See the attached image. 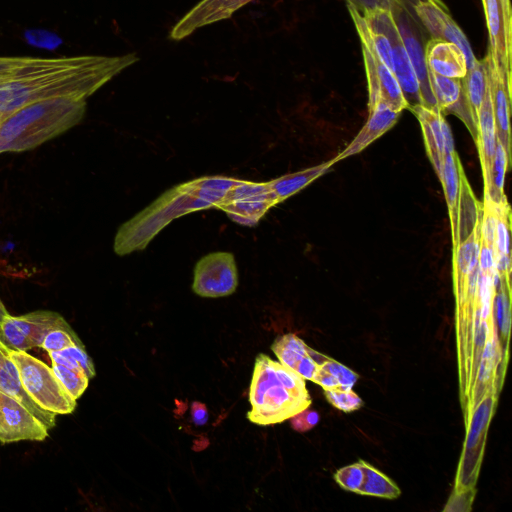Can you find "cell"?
Segmentation results:
<instances>
[{
	"label": "cell",
	"instance_id": "obj_38",
	"mask_svg": "<svg viewBox=\"0 0 512 512\" xmlns=\"http://www.w3.org/2000/svg\"><path fill=\"white\" fill-rule=\"evenodd\" d=\"M0 121H1V118H0Z\"/></svg>",
	"mask_w": 512,
	"mask_h": 512
},
{
	"label": "cell",
	"instance_id": "obj_26",
	"mask_svg": "<svg viewBox=\"0 0 512 512\" xmlns=\"http://www.w3.org/2000/svg\"><path fill=\"white\" fill-rule=\"evenodd\" d=\"M52 369L61 385L72 398L77 400L82 396L89 384V378L85 373L53 362Z\"/></svg>",
	"mask_w": 512,
	"mask_h": 512
},
{
	"label": "cell",
	"instance_id": "obj_18",
	"mask_svg": "<svg viewBox=\"0 0 512 512\" xmlns=\"http://www.w3.org/2000/svg\"><path fill=\"white\" fill-rule=\"evenodd\" d=\"M410 110L420 122L427 154L439 177L446 156L444 139L446 120L439 110L423 105H417Z\"/></svg>",
	"mask_w": 512,
	"mask_h": 512
},
{
	"label": "cell",
	"instance_id": "obj_24",
	"mask_svg": "<svg viewBox=\"0 0 512 512\" xmlns=\"http://www.w3.org/2000/svg\"><path fill=\"white\" fill-rule=\"evenodd\" d=\"M374 59L381 100L385 101L389 106L399 112L408 108L407 102L394 73L375 56Z\"/></svg>",
	"mask_w": 512,
	"mask_h": 512
},
{
	"label": "cell",
	"instance_id": "obj_34",
	"mask_svg": "<svg viewBox=\"0 0 512 512\" xmlns=\"http://www.w3.org/2000/svg\"><path fill=\"white\" fill-rule=\"evenodd\" d=\"M347 3L354 5L360 12L374 7L389 8V0H347Z\"/></svg>",
	"mask_w": 512,
	"mask_h": 512
},
{
	"label": "cell",
	"instance_id": "obj_15",
	"mask_svg": "<svg viewBox=\"0 0 512 512\" xmlns=\"http://www.w3.org/2000/svg\"><path fill=\"white\" fill-rule=\"evenodd\" d=\"M400 113L385 101L377 102L369 109L368 119L356 137L342 152L333 158L334 163L363 151L395 125Z\"/></svg>",
	"mask_w": 512,
	"mask_h": 512
},
{
	"label": "cell",
	"instance_id": "obj_19",
	"mask_svg": "<svg viewBox=\"0 0 512 512\" xmlns=\"http://www.w3.org/2000/svg\"><path fill=\"white\" fill-rule=\"evenodd\" d=\"M0 391L19 401L49 430L55 426L57 415L37 405L22 386L17 368L9 357V349L0 372Z\"/></svg>",
	"mask_w": 512,
	"mask_h": 512
},
{
	"label": "cell",
	"instance_id": "obj_20",
	"mask_svg": "<svg viewBox=\"0 0 512 512\" xmlns=\"http://www.w3.org/2000/svg\"><path fill=\"white\" fill-rule=\"evenodd\" d=\"M463 96L470 116L477 126L478 114L489 84L487 58L477 60L461 79Z\"/></svg>",
	"mask_w": 512,
	"mask_h": 512
},
{
	"label": "cell",
	"instance_id": "obj_27",
	"mask_svg": "<svg viewBox=\"0 0 512 512\" xmlns=\"http://www.w3.org/2000/svg\"><path fill=\"white\" fill-rule=\"evenodd\" d=\"M73 345L84 346L73 329L68 326L56 327L44 337L42 347L47 352L60 351Z\"/></svg>",
	"mask_w": 512,
	"mask_h": 512
},
{
	"label": "cell",
	"instance_id": "obj_13",
	"mask_svg": "<svg viewBox=\"0 0 512 512\" xmlns=\"http://www.w3.org/2000/svg\"><path fill=\"white\" fill-rule=\"evenodd\" d=\"M489 87L492 98L493 112L496 125L497 140L503 145L507 154L511 157L510 136V101L511 80H508L500 71L496 61L488 51Z\"/></svg>",
	"mask_w": 512,
	"mask_h": 512
},
{
	"label": "cell",
	"instance_id": "obj_22",
	"mask_svg": "<svg viewBox=\"0 0 512 512\" xmlns=\"http://www.w3.org/2000/svg\"><path fill=\"white\" fill-rule=\"evenodd\" d=\"M363 469V481L358 491L360 495L395 499L401 491L399 487L383 472L370 463L359 460Z\"/></svg>",
	"mask_w": 512,
	"mask_h": 512
},
{
	"label": "cell",
	"instance_id": "obj_9",
	"mask_svg": "<svg viewBox=\"0 0 512 512\" xmlns=\"http://www.w3.org/2000/svg\"><path fill=\"white\" fill-rule=\"evenodd\" d=\"M439 179L447 202L454 247L463 239V233L465 236L463 225L465 226L466 222L464 220L463 203L471 192L456 151L444 157Z\"/></svg>",
	"mask_w": 512,
	"mask_h": 512
},
{
	"label": "cell",
	"instance_id": "obj_37",
	"mask_svg": "<svg viewBox=\"0 0 512 512\" xmlns=\"http://www.w3.org/2000/svg\"><path fill=\"white\" fill-rule=\"evenodd\" d=\"M3 392L0 391V396L2 395Z\"/></svg>",
	"mask_w": 512,
	"mask_h": 512
},
{
	"label": "cell",
	"instance_id": "obj_4",
	"mask_svg": "<svg viewBox=\"0 0 512 512\" xmlns=\"http://www.w3.org/2000/svg\"><path fill=\"white\" fill-rule=\"evenodd\" d=\"M248 419L257 425L277 424L311 404L305 379L280 362L259 354L250 385Z\"/></svg>",
	"mask_w": 512,
	"mask_h": 512
},
{
	"label": "cell",
	"instance_id": "obj_21",
	"mask_svg": "<svg viewBox=\"0 0 512 512\" xmlns=\"http://www.w3.org/2000/svg\"><path fill=\"white\" fill-rule=\"evenodd\" d=\"M333 159L316 166L286 174L268 181L269 187L276 195L279 203L305 188L318 177L325 174L334 165Z\"/></svg>",
	"mask_w": 512,
	"mask_h": 512
},
{
	"label": "cell",
	"instance_id": "obj_16",
	"mask_svg": "<svg viewBox=\"0 0 512 512\" xmlns=\"http://www.w3.org/2000/svg\"><path fill=\"white\" fill-rule=\"evenodd\" d=\"M428 70L434 74L462 79L467 65L462 51L452 42L431 38L424 46Z\"/></svg>",
	"mask_w": 512,
	"mask_h": 512
},
{
	"label": "cell",
	"instance_id": "obj_12",
	"mask_svg": "<svg viewBox=\"0 0 512 512\" xmlns=\"http://www.w3.org/2000/svg\"><path fill=\"white\" fill-rule=\"evenodd\" d=\"M253 0H201L171 29L169 37L178 41L206 25L228 19Z\"/></svg>",
	"mask_w": 512,
	"mask_h": 512
},
{
	"label": "cell",
	"instance_id": "obj_28",
	"mask_svg": "<svg viewBox=\"0 0 512 512\" xmlns=\"http://www.w3.org/2000/svg\"><path fill=\"white\" fill-rule=\"evenodd\" d=\"M442 39L454 43L462 51L466 60L467 70L476 64L477 59L474 56L468 39L452 17L448 19L444 26Z\"/></svg>",
	"mask_w": 512,
	"mask_h": 512
},
{
	"label": "cell",
	"instance_id": "obj_7",
	"mask_svg": "<svg viewBox=\"0 0 512 512\" xmlns=\"http://www.w3.org/2000/svg\"><path fill=\"white\" fill-rule=\"evenodd\" d=\"M68 325L53 311L39 310L21 316L7 314L0 322V341L10 349L27 351L40 347L50 330Z\"/></svg>",
	"mask_w": 512,
	"mask_h": 512
},
{
	"label": "cell",
	"instance_id": "obj_6",
	"mask_svg": "<svg viewBox=\"0 0 512 512\" xmlns=\"http://www.w3.org/2000/svg\"><path fill=\"white\" fill-rule=\"evenodd\" d=\"M279 204L268 182L237 179L219 209L234 222L255 226L268 210Z\"/></svg>",
	"mask_w": 512,
	"mask_h": 512
},
{
	"label": "cell",
	"instance_id": "obj_36",
	"mask_svg": "<svg viewBox=\"0 0 512 512\" xmlns=\"http://www.w3.org/2000/svg\"><path fill=\"white\" fill-rule=\"evenodd\" d=\"M7 314H8V312H7V310H6L5 306H4V304L2 303V301H1V299H0V322H1V320L3 319V317H4L5 315H7Z\"/></svg>",
	"mask_w": 512,
	"mask_h": 512
},
{
	"label": "cell",
	"instance_id": "obj_31",
	"mask_svg": "<svg viewBox=\"0 0 512 512\" xmlns=\"http://www.w3.org/2000/svg\"><path fill=\"white\" fill-rule=\"evenodd\" d=\"M333 476L341 488L358 493L363 481V469L358 460L356 463L338 469Z\"/></svg>",
	"mask_w": 512,
	"mask_h": 512
},
{
	"label": "cell",
	"instance_id": "obj_17",
	"mask_svg": "<svg viewBox=\"0 0 512 512\" xmlns=\"http://www.w3.org/2000/svg\"><path fill=\"white\" fill-rule=\"evenodd\" d=\"M475 142L478 147L483 172L484 192H486L490 186L492 164L497 145L496 125L489 84L478 114L477 138Z\"/></svg>",
	"mask_w": 512,
	"mask_h": 512
},
{
	"label": "cell",
	"instance_id": "obj_14",
	"mask_svg": "<svg viewBox=\"0 0 512 512\" xmlns=\"http://www.w3.org/2000/svg\"><path fill=\"white\" fill-rule=\"evenodd\" d=\"M271 349L281 364L310 381L320 364L327 358L308 347L302 339L291 333L278 337L273 342Z\"/></svg>",
	"mask_w": 512,
	"mask_h": 512
},
{
	"label": "cell",
	"instance_id": "obj_2",
	"mask_svg": "<svg viewBox=\"0 0 512 512\" xmlns=\"http://www.w3.org/2000/svg\"><path fill=\"white\" fill-rule=\"evenodd\" d=\"M237 179L205 176L179 184L124 223L114 240V251L123 256L143 250L172 220L195 211L218 208Z\"/></svg>",
	"mask_w": 512,
	"mask_h": 512
},
{
	"label": "cell",
	"instance_id": "obj_10",
	"mask_svg": "<svg viewBox=\"0 0 512 512\" xmlns=\"http://www.w3.org/2000/svg\"><path fill=\"white\" fill-rule=\"evenodd\" d=\"M49 429L13 397L0 396V442L43 441Z\"/></svg>",
	"mask_w": 512,
	"mask_h": 512
},
{
	"label": "cell",
	"instance_id": "obj_32",
	"mask_svg": "<svg viewBox=\"0 0 512 512\" xmlns=\"http://www.w3.org/2000/svg\"><path fill=\"white\" fill-rule=\"evenodd\" d=\"M319 420V413L307 407L291 417V426L295 431L302 433L314 428Z\"/></svg>",
	"mask_w": 512,
	"mask_h": 512
},
{
	"label": "cell",
	"instance_id": "obj_25",
	"mask_svg": "<svg viewBox=\"0 0 512 512\" xmlns=\"http://www.w3.org/2000/svg\"><path fill=\"white\" fill-rule=\"evenodd\" d=\"M495 208L497 223L493 246L494 258L497 256L510 257V208L507 202L495 205Z\"/></svg>",
	"mask_w": 512,
	"mask_h": 512
},
{
	"label": "cell",
	"instance_id": "obj_3",
	"mask_svg": "<svg viewBox=\"0 0 512 512\" xmlns=\"http://www.w3.org/2000/svg\"><path fill=\"white\" fill-rule=\"evenodd\" d=\"M86 100L47 99L27 104L0 121V153L34 149L77 125Z\"/></svg>",
	"mask_w": 512,
	"mask_h": 512
},
{
	"label": "cell",
	"instance_id": "obj_5",
	"mask_svg": "<svg viewBox=\"0 0 512 512\" xmlns=\"http://www.w3.org/2000/svg\"><path fill=\"white\" fill-rule=\"evenodd\" d=\"M9 357L15 364L22 386L44 410L65 415L76 408V400L61 385L53 369L26 351L9 348Z\"/></svg>",
	"mask_w": 512,
	"mask_h": 512
},
{
	"label": "cell",
	"instance_id": "obj_33",
	"mask_svg": "<svg viewBox=\"0 0 512 512\" xmlns=\"http://www.w3.org/2000/svg\"><path fill=\"white\" fill-rule=\"evenodd\" d=\"M191 418L195 425H205L209 418L206 405L197 401L193 402L191 405Z\"/></svg>",
	"mask_w": 512,
	"mask_h": 512
},
{
	"label": "cell",
	"instance_id": "obj_1",
	"mask_svg": "<svg viewBox=\"0 0 512 512\" xmlns=\"http://www.w3.org/2000/svg\"><path fill=\"white\" fill-rule=\"evenodd\" d=\"M139 60L121 56L0 57V118L33 102L86 100Z\"/></svg>",
	"mask_w": 512,
	"mask_h": 512
},
{
	"label": "cell",
	"instance_id": "obj_29",
	"mask_svg": "<svg viewBox=\"0 0 512 512\" xmlns=\"http://www.w3.org/2000/svg\"><path fill=\"white\" fill-rule=\"evenodd\" d=\"M328 402L343 412H352L363 406V400L352 389H328L324 390Z\"/></svg>",
	"mask_w": 512,
	"mask_h": 512
},
{
	"label": "cell",
	"instance_id": "obj_35",
	"mask_svg": "<svg viewBox=\"0 0 512 512\" xmlns=\"http://www.w3.org/2000/svg\"><path fill=\"white\" fill-rule=\"evenodd\" d=\"M8 347L5 346L1 341H0V372L2 370V367H3V363H4V359L6 357V355L8 354Z\"/></svg>",
	"mask_w": 512,
	"mask_h": 512
},
{
	"label": "cell",
	"instance_id": "obj_11",
	"mask_svg": "<svg viewBox=\"0 0 512 512\" xmlns=\"http://www.w3.org/2000/svg\"><path fill=\"white\" fill-rule=\"evenodd\" d=\"M489 32V52L511 80V8L509 0H482Z\"/></svg>",
	"mask_w": 512,
	"mask_h": 512
},
{
	"label": "cell",
	"instance_id": "obj_8",
	"mask_svg": "<svg viewBox=\"0 0 512 512\" xmlns=\"http://www.w3.org/2000/svg\"><path fill=\"white\" fill-rule=\"evenodd\" d=\"M238 286V269L230 252H211L198 260L194 268L192 290L206 298L233 294Z\"/></svg>",
	"mask_w": 512,
	"mask_h": 512
},
{
	"label": "cell",
	"instance_id": "obj_30",
	"mask_svg": "<svg viewBox=\"0 0 512 512\" xmlns=\"http://www.w3.org/2000/svg\"><path fill=\"white\" fill-rule=\"evenodd\" d=\"M320 366L334 378L338 388L352 389L359 379L357 373L332 358L327 357Z\"/></svg>",
	"mask_w": 512,
	"mask_h": 512
},
{
	"label": "cell",
	"instance_id": "obj_23",
	"mask_svg": "<svg viewBox=\"0 0 512 512\" xmlns=\"http://www.w3.org/2000/svg\"><path fill=\"white\" fill-rule=\"evenodd\" d=\"M511 157L507 154L503 145L497 140L496 150L494 154L490 186L484 196L495 204L500 205L507 202L504 193L505 175L508 167L510 166Z\"/></svg>",
	"mask_w": 512,
	"mask_h": 512
}]
</instances>
